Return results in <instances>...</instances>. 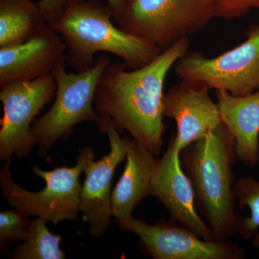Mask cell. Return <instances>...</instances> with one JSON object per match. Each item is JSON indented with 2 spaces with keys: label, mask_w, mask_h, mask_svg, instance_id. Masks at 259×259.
Instances as JSON below:
<instances>
[{
  "label": "cell",
  "mask_w": 259,
  "mask_h": 259,
  "mask_svg": "<svg viewBox=\"0 0 259 259\" xmlns=\"http://www.w3.org/2000/svg\"><path fill=\"white\" fill-rule=\"evenodd\" d=\"M190 46L189 37H184L139 69H128L124 63L109 65L97 84L94 101L101 117L99 126L112 121L120 134L127 131L135 141L158 156L166 131L163 122L165 81Z\"/></svg>",
  "instance_id": "1"
},
{
  "label": "cell",
  "mask_w": 259,
  "mask_h": 259,
  "mask_svg": "<svg viewBox=\"0 0 259 259\" xmlns=\"http://www.w3.org/2000/svg\"><path fill=\"white\" fill-rule=\"evenodd\" d=\"M182 152L181 162L193 186L196 205L216 241H228L238 234L243 219L234 191L232 167L238 157L233 136L222 122Z\"/></svg>",
  "instance_id": "2"
},
{
  "label": "cell",
  "mask_w": 259,
  "mask_h": 259,
  "mask_svg": "<svg viewBox=\"0 0 259 259\" xmlns=\"http://www.w3.org/2000/svg\"><path fill=\"white\" fill-rule=\"evenodd\" d=\"M107 5L100 0H71L51 26L66 47L64 60L78 72L91 69L98 52L120 58L128 69L146 66L162 52L155 44L114 25Z\"/></svg>",
  "instance_id": "3"
},
{
  "label": "cell",
  "mask_w": 259,
  "mask_h": 259,
  "mask_svg": "<svg viewBox=\"0 0 259 259\" xmlns=\"http://www.w3.org/2000/svg\"><path fill=\"white\" fill-rule=\"evenodd\" d=\"M110 64V58L101 54L91 69L73 74L66 72L64 58L58 63L53 71L56 81L55 100L50 110L34 120L31 127L39 156H47L59 140L69 139L77 124L90 121L100 125L101 117L94 101L102 73Z\"/></svg>",
  "instance_id": "4"
},
{
  "label": "cell",
  "mask_w": 259,
  "mask_h": 259,
  "mask_svg": "<svg viewBox=\"0 0 259 259\" xmlns=\"http://www.w3.org/2000/svg\"><path fill=\"white\" fill-rule=\"evenodd\" d=\"M214 18L213 0H124L113 20L163 51L203 30Z\"/></svg>",
  "instance_id": "5"
},
{
  "label": "cell",
  "mask_w": 259,
  "mask_h": 259,
  "mask_svg": "<svg viewBox=\"0 0 259 259\" xmlns=\"http://www.w3.org/2000/svg\"><path fill=\"white\" fill-rule=\"evenodd\" d=\"M95 154L90 146L80 148L74 166H61L44 171L32 168L37 177L45 181L46 187L38 192H30L17 185L10 172L11 161H5L0 170V185L5 200L10 206L27 216H37L46 223L56 225L77 218L82 186L81 174Z\"/></svg>",
  "instance_id": "6"
},
{
  "label": "cell",
  "mask_w": 259,
  "mask_h": 259,
  "mask_svg": "<svg viewBox=\"0 0 259 259\" xmlns=\"http://www.w3.org/2000/svg\"><path fill=\"white\" fill-rule=\"evenodd\" d=\"M179 79L234 96L259 90V24L250 25L246 39L236 47L216 57L187 52L174 66Z\"/></svg>",
  "instance_id": "7"
},
{
  "label": "cell",
  "mask_w": 259,
  "mask_h": 259,
  "mask_svg": "<svg viewBox=\"0 0 259 259\" xmlns=\"http://www.w3.org/2000/svg\"><path fill=\"white\" fill-rule=\"evenodd\" d=\"M56 93V81L53 74L0 86V100L4 110L0 120V161L30 154L36 145L30 125Z\"/></svg>",
  "instance_id": "8"
},
{
  "label": "cell",
  "mask_w": 259,
  "mask_h": 259,
  "mask_svg": "<svg viewBox=\"0 0 259 259\" xmlns=\"http://www.w3.org/2000/svg\"><path fill=\"white\" fill-rule=\"evenodd\" d=\"M117 223L139 237L143 249L153 259H243L246 255L238 245L207 241L172 220L150 225L131 216Z\"/></svg>",
  "instance_id": "9"
},
{
  "label": "cell",
  "mask_w": 259,
  "mask_h": 259,
  "mask_svg": "<svg viewBox=\"0 0 259 259\" xmlns=\"http://www.w3.org/2000/svg\"><path fill=\"white\" fill-rule=\"evenodd\" d=\"M99 127L101 134L108 136L110 152L99 161H89L83 171L86 177L79 204V211L88 223L90 236L94 238H100L105 233L111 222L112 179L117 167L126 158L133 141L121 137L112 121H106Z\"/></svg>",
  "instance_id": "10"
},
{
  "label": "cell",
  "mask_w": 259,
  "mask_h": 259,
  "mask_svg": "<svg viewBox=\"0 0 259 259\" xmlns=\"http://www.w3.org/2000/svg\"><path fill=\"white\" fill-rule=\"evenodd\" d=\"M182 167L181 153L170 141L166 151L158 159L150 195L161 202L172 221L204 240L216 241L212 230L197 212L193 186Z\"/></svg>",
  "instance_id": "11"
},
{
  "label": "cell",
  "mask_w": 259,
  "mask_h": 259,
  "mask_svg": "<svg viewBox=\"0 0 259 259\" xmlns=\"http://www.w3.org/2000/svg\"><path fill=\"white\" fill-rule=\"evenodd\" d=\"M209 90L181 81L165 94L163 115L176 122L177 134L171 141L180 153L222 123L217 102Z\"/></svg>",
  "instance_id": "12"
},
{
  "label": "cell",
  "mask_w": 259,
  "mask_h": 259,
  "mask_svg": "<svg viewBox=\"0 0 259 259\" xmlns=\"http://www.w3.org/2000/svg\"><path fill=\"white\" fill-rule=\"evenodd\" d=\"M66 51L60 35L50 25L26 41L0 48V86L53 74Z\"/></svg>",
  "instance_id": "13"
},
{
  "label": "cell",
  "mask_w": 259,
  "mask_h": 259,
  "mask_svg": "<svg viewBox=\"0 0 259 259\" xmlns=\"http://www.w3.org/2000/svg\"><path fill=\"white\" fill-rule=\"evenodd\" d=\"M221 120L233 136L237 157L246 166L257 165L259 148V90L234 96L216 92Z\"/></svg>",
  "instance_id": "14"
},
{
  "label": "cell",
  "mask_w": 259,
  "mask_h": 259,
  "mask_svg": "<svg viewBox=\"0 0 259 259\" xmlns=\"http://www.w3.org/2000/svg\"><path fill=\"white\" fill-rule=\"evenodd\" d=\"M148 148L133 139L125 169L112 193V216L117 223L132 216L133 211L150 195L158 159Z\"/></svg>",
  "instance_id": "15"
},
{
  "label": "cell",
  "mask_w": 259,
  "mask_h": 259,
  "mask_svg": "<svg viewBox=\"0 0 259 259\" xmlns=\"http://www.w3.org/2000/svg\"><path fill=\"white\" fill-rule=\"evenodd\" d=\"M47 25L38 3L32 0H0V48L26 41Z\"/></svg>",
  "instance_id": "16"
},
{
  "label": "cell",
  "mask_w": 259,
  "mask_h": 259,
  "mask_svg": "<svg viewBox=\"0 0 259 259\" xmlns=\"http://www.w3.org/2000/svg\"><path fill=\"white\" fill-rule=\"evenodd\" d=\"M45 221L37 218L31 221L28 236L17 245L10 258L13 259H64L66 258L60 243L62 238L54 234Z\"/></svg>",
  "instance_id": "17"
},
{
  "label": "cell",
  "mask_w": 259,
  "mask_h": 259,
  "mask_svg": "<svg viewBox=\"0 0 259 259\" xmlns=\"http://www.w3.org/2000/svg\"><path fill=\"white\" fill-rule=\"evenodd\" d=\"M239 208L247 207L250 215L242 219L238 234L244 240L252 239L253 248H259V181L251 177H241L234 185Z\"/></svg>",
  "instance_id": "18"
},
{
  "label": "cell",
  "mask_w": 259,
  "mask_h": 259,
  "mask_svg": "<svg viewBox=\"0 0 259 259\" xmlns=\"http://www.w3.org/2000/svg\"><path fill=\"white\" fill-rule=\"evenodd\" d=\"M17 209L0 213V250L6 253L12 243L24 241L28 236L31 221Z\"/></svg>",
  "instance_id": "19"
},
{
  "label": "cell",
  "mask_w": 259,
  "mask_h": 259,
  "mask_svg": "<svg viewBox=\"0 0 259 259\" xmlns=\"http://www.w3.org/2000/svg\"><path fill=\"white\" fill-rule=\"evenodd\" d=\"M216 18H241L251 10L259 9V0H213Z\"/></svg>",
  "instance_id": "20"
},
{
  "label": "cell",
  "mask_w": 259,
  "mask_h": 259,
  "mask_svg": "<svg viewBox=\"0 0 259 259\" xmlns=\"http://www.w3.org/2000/svg\"><path fill=\"white\" fill-rule=\"evenodd\" d=\"M69 1L71 0H40L37 3L46 21L51 25L61 16Z\"/></svg>",
  "instance_id": "21"
},
{
  "label": "cell",
  "mask_w": 259,
  "mask_h": 259,
  "mask_svg": "<svg viewBox=\"0 0 259 259\" xmlns=\"http://www.w3.org/2000/svg\"><path fill=\"white\" fill-rule=\"evenodd\" d=\"M124 0H107V6L110 10L112 18H115L120 13Z\"/></svg>",
  "instance_id": "22"
},
{
  "label": "cell",
  "mask_w": 259,
  "mask_h": 259,
  "mask_svg": "<svg viewBox=\"0 0 259 259\" xmlns=\"http://www.w3.org/2000/svg\"><path fill=\"white\" fill-rule=\"evenodd\" d=\"M256 166H258L259 168V148H258V159H257V165Z\"/></svg>",
  "instance_id": "23"
}]
</instances>
